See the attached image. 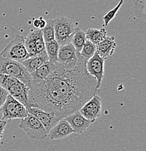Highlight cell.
Wrapping results in <instances>:
<instances>
[{
    "instance_id": "6da1fadb",
    "label": "cell",
    "mask_w": 146,
    "mask_h": 151,
    "mask_svg": "<svg viewBox=\"0 0 146 151\" xmlns=\"http://www.w3.org/2000/svg\"><path fill=\"white\" fill-rule=\"evenodd\" d=\"M87 60L78 52L76 63H58L55 70L47 78L39 82L32 81L28 94V108L35 107L53 111L60 119L79 111L100 89L97 80L87 71Z\"/></svg>"
},
{
    "instance_id": "7a4b0ae2",
    "label": "cell",
    "mask_w": 146,
    "mask_h": 151,
    "mask_svg": "<svg viewBox=\"0 0 146 151\" xmlns=\"http://www.w3.org/2000/svg\"><path fill=\"white\" fill-rule=\"evenodd\" d=\"M0 86L7 91L9 94L23 104L26 108L29 107V87L15 77L0 73Z\"/></svg>"
},
{
    "instance_id": "3957f363",
    "label": "cell",
    "mask_w": 146,
    "mask_h": 151,
    "mask_svg": "<svg viewBox=\"0 0 146 151\" xmlns=\"http://www.w3.org/2000/svg\"><path fill=\"white\" fill-rule=\"evenodd\" d=\"M0 73L8 75L18 78L20 81L30 87L32 78L26 68L21 63L4 58L0 54Z\"/></svg>"
},
{
    "instance_id": "277c9868",
    "label": "cell",
    "mask_w": 146,
    "mask_h": 151,
    "mask_svg": "<svg viewBox=\"0 0 146 151\" xmlns=\"http://www.w3.org/2000/svg\"><path fill=\"white\" fill-rule=\"evenodd\" d=\"M54 27L55 40L60 46L71 42L75 28L71 19L64 16H59L53 19Z\"/></svg>"
},
{
    "instance_id": "5b68a950",
    "label": "cell",
    "mask_w": 146,
    "mask_h": 151,
    "mask_svg": "<svg viewBox=\"0 0 146 151\" xmlns=\"http://www.w3.org/2000/svg\"><path fill=\"white\" fill-rule=\"evenodd\" d=\"M0 54L4 58L19 63L28 59L29 55L25 47L24 37L18 34L15 35Z\"/></svg>"
},
{
    "instance_id": "8992f818",
    "label": "cell",
    "mask_w": 146,
    "mask_h": 151,
    "mask_svg": "<svg viewBox=\"0 0 146 151\" xmlns=\"http://www.w3.org/2000/svg\"><path fill=\"white\" fill-rule=\"evenodd\" d=\"M18 127L33 139L42 140L47 137L48 134L45 127L35 116L28 113L26 117L20 119Z\"/></svg>"
},
{
    "instance_id": "52a82bcc",
    "label": "cell",
    "mask_w": 146,
    "mask_h": 151,
    "mask_svg": "<svg viewBox=\"0 0 146 151\" xmlns=\"http://www.w3.org/2000/svg\"><path fill=\"white\" fill-rule=\"evenodd\" d=\"M2 120L10 121L15 119H23L28 115L27 108L13 97L8 94L5 101L0 108Z\"/></svg>"
},
{
    "instance_id": "ba28073f",
    "label": "cell",
    "mask_w": 146,
    "mask_h": 151,
    "mask_svg": "<svg viewBox=\"0 0 146 151\" xmlns=\"http://www.w3.org/2000/svg\"><path fill=\"white\" fill-rule=\"evenodd\" d=\"M106 58L100 56L97 52L86 63V69L89 74L97 80V86L100 89L102 80L104 76V63Z\"/></svg>"
},
{
    "instance_id": "9c48e42d",
    "label": "cell",
    "mask_w": 146,
    "mask_h": 151,
    "mask_svg": "<svg viewBox=\"0 0 146 151\" xmlns=\"http://www.w3.org/2000/svg\"><path fill=\"white\" fill-rule=\"evenodd\" d=\"M28 113L35 116L42 124L47 132L60 120V119L53 111H45L35 107H30L27 109Z\"/></svg>"
},
{
    "instance_id": "30bf717a",
    "label": "cell",
    "mask_w": 146,
    "mask_h": 151,
    "mask_svg": "<svg viewBox=\"0 0 146 151\" xmlns=\"http://www.w3.org/2000/svg\"><path fill=\"white\" fill-rule=\"evenodd\" d=\"M101 98L97 94L94 95L79 109V112L91 123L95 122L101 112Z\"/></svg>"
},
{
    "instance_id": "8fae6325",
    "label": "cell",
    "mask_w": 146,
    "mask_h": 151,
    "mask_svg": "<svg viewBox=\"0 0 146 151\" xmlns=\"http://www.w3.org/2000/svg\"><path fill=\"white\" fill-rule=\"evenodd\" d=\"M78 52L71 43L60 46L57 62L62 64H73L77 62Z\"/></svg>"
},
{
    "instance_id": "7c38bea8",
    "label": "cell",
    "mask_w": 146,
    "mask_h": 151,
    "mask_svg": "<svg viewBox=\"0 0 146 151\" xmlns=\"http://www.w3.org/2000/svg\"><path fill=\"white\" fill-rule=\"evenodd\" d=\"M74 133L81 134L89 127L91 122L84 117L79 111L71 113L65 118Z\"/></svg>"
},
{
    "instance_id": "4fadbf2b",
    "label": "cell",
    "mask_w": 146,
    "mask_h": 151,
    "mask_svg": "<svg viewBox=\"0 0 146 151\" xmlns=\"http://www.w3.org/2000/svg\"><path fill=\"white\" fill-rule=\"evenodd\" d=\"M74 133L73 130L65 120V119H60L48 133V137L50 139H62L67 137L71 134Z\"/></svg>"
},
{
    "instance_id": "5bb4252c",
    "label": "cell",
    "mask_w": 146,
    "mask_h": 151,
    "mask_svg": "<svg viewBox=\"0 0 146 151\" xmlns=\"http://www.w3.org/2000/svg\"><path fill=\"white\" fill-rule=\"evenodd\" d=\"M57 63H52L50 61H47L46 63L38 68L35 71L31 73V76L33 82H39V81L45 80L57 68Z\"/></svg>"
},
{
    "instance_id": "9a60e30c",
    "label": "cell",
    "mask_w": 146,
    "mask_h": 151,
    "mask_svg": "<svg viewBox=\"0 0 146 151\" xmlns=\"http://www.w3.org/2000/svg\"><path fill=\"white\" fill-rule=\"evenodd\" d=\"M116 47L117 43L115 42V37L106 36L103 41L96 45V52L106 59V58L114 54Z\"/></svg>"
},
{
    "instance_id": "2e32d148",
    "label": "cell",
    "mask_w": 146,
    "mask_h": 151,
    "mask_svg": "<svg viewBox=\"0 0 146 151\" xmlns=\"http://www.w3.org/2000/svg\"><path fill=\"white\" fill-rule=\"evenodd\" d=\"M48 60L47 55L46 51H45L40 55L30 57L28 59L23 60L21 63L26 68L27 71L31 74V73L35 71L38 68L43 65L45 63H46Z\"/></svg>"
},
{
    "instance_id": "e0dca14e",
    "label": "cell",
    "mask_w": 146,
    "mask_h": 151,
    "mask_svg": "<svg viewBox=\"0 0 146 151\" xmlns=\"http://www.w3.org/2000/svg\"><path fill=\"white\" fill-rule=\"evenodd\" d=\"M86 38L87 40L90 41L95 45H97L99 42L103 41L107 36V32H106L105 28H89L87 32L85 33Z\"/></svg>"
},
{
    "instance_id": "ac0fdd59",
    "label": "cell",
    "mask_w": 146,
    "mask_h": 151,
    "mask_svg": "<svg viewBox=\"0 0 146 151\" xmlns=\"http://www.w3.org/2000/svg\"><path fill=\"white\" fill-rule=\"evenodd\" d=\"M86 41L87 38H86L85 32H84L80 28H75L74 34L72 37L70 43L73 45L77 52H80Z\"/></svg>"
},
{
    "instance_id": "d6986e66",
    "label": "cell",
    "mask_w": 146,
    "mask_h": 151,
    "mask_svg": "<svg viewBox=\"0 0 146 151\" xmlns=\"http://www.w3.org/2000/svg\"><path fill=\"white\" fill-rule=\"evenodd\" d=\"M29 34L34 39L37 55H40L45 52V42L44 40L43 35H42V29H36L31 31Z\"/></svg>"
},
{
    "instance_id": "ffe728a7",
    "label": "cell",
    "mask_w": 146,
    "mask_h": 151,
    "mask_svg": "<svg viewBox=\"0 0 146 151\" xmlns=\"http://www.w3.org/2000/svg\"><path fill=\"white\" fill-rule=\"evenodd\" d=\"M59 48L60 45L55 39L50 42H45V51L47 55L49 61L52 63H57Z\"/></svg>"
},
{
    "instance_id": "44dd1931",
    "label": "cell",
    "mask_w": 146,
    "mask_h": 151,
    "mask_svg": "<svg viewBox=\"0 0 146 151\" xmlns=\"http://www.w3.org/2000/svg\"><path fill=\"white\" fill-rule=\"evenodd\" d=\"M42 35L45 42H50L55 39L54 27H53V19L46 20V26L42 29Z\"/></svg>"
},
{
    "instance_id": "7402d4cb",
    "label": "cell",
    "mask_w": 146,
    "mask_h": 151,
    "mask_svg": "<svg viewBox=\"0 0 146 151\" xmlns=\"http://www.w3.org/2000/svg\"><path fill=\"white\" fill-rule=\"evenodd\" d=\"M95 52H96V45L87 39L82 49L80 51L79 54L82 57H84V58L88 60L92 58L95 55Z\"/></svg>"
},
{
    "instance_id": "603a6c76",
    "label": "cell",
    "mask_w": 146,
    "mask_h": 151,
    "mask_svg": "<svg viewBox=\"0 0 146 151\" xmlns=\"http://www.w3.org/2000/svg\"><path fill=\"white\" fill-rule=\"evenodd\" d=\"M124 0H119V3L117 4V6H116L114 9H111V10L108 11L107 13H106V15L103 16V22H104L105 26H107L108 25V23H109L110 22L113 20V19L115 18L116 15H117V14L118 12V11L119 10V9L121 8V7L122 6V4H124Z\"/></svg>"
},
{
    "instance_id": "cb8c5ba5",
    "label": "cell",
    "mask_w": 146,
    "mask_h": 151,
    "mask_svg": "<svg viewBox=\"0 0 146 151\" xmlns=\"http://www.w3.org/2000/svg\"><path fill=\"white\" fill-rule=\"evenodd\" d=\"M137 8L138 12H140V15L145 19V0H134Z\"/></svg>"
},
{
    "instance_id": "d4e9b609",
    "label": "cell",
    "mask_w": 146,
    "mask_h": 151,
    "mask_svg": "<svg viewBox=\"0 0 146 151\" xmlns=\"http://www.w3.org/2000/svg\"><path fill=\"white\" fill-rule=\"evenodd\" d=\"M8 94L9 93L7 92V91L0 86V108L3 105V103H4Z\"/></svg>"
},
{
    "instance_id": "484cf974",
    "label": "cell",
    "mask_w": 146,
    "mask_h": 151,
    "mask_svg": "<svg viewBox=\"0 0 146 151\" xmlns=\"http://www.w3.org/2000/svg\"><path fill=\"white\" fill-rule=\"evenodd\" d=\"M7 122L5 120H0V142L1 141V139L3 137V135H4V129H5L6 125H7Z\"/></svg>"
},
{
    "instance_id": "4316f807",
    "label": "cell",
    "mask_w": 146,
    "mask_h": 151,
    "mask_svg": "<svg viewBox=\"0 0 146 151\" xmlns=\"http://www.w3.org/2000/svg\"><path fill=\"white\" fill-rule=\"evenodd\" d=\"M33 24H34V26L37 28V29H39V26H40V17H39V18L35 19V20H34Z\"/></svg>"
},
{
    "instance_id": "83f0119b",
    "label": "cell",
    "mask_w": 146,
    "mask_h": 151,
    "mask_svg": "<svg viewBox=\"0 0 146 151\" xmlns=\"http://www.w3.org/2000/svg\"><path fill=\"white\" fill-rule=\"evenodd\" d=\"M45 26H46V20H44L42 17H40V26H39V29H42Z\"/></svg>"
},
{
    "instance_id": "f1b7e54d",
    "label": "cell",
    "mask_w": 146,
    "mask_h": 151,
    "mask_svg": "<svg viewBox=\"0 0 146 151\" xmlns=\"http://www.w3.org/2000/svg\"><path fill=\"white\" fill-rule=\"evenodd\" d=\"M1 119H2V114H1V110H0V120H1Z\"/></svg>"
},
{
    "instance_id": "f546056e",
    "label": "cell",
    "mask_w": 146,
    "mask_h": 151,
    "mask_svg": "<svg viewBox=\"0 0 146 151\" xmlns=\"http://www.w3.org/2000/svg\"><path fill=\"white\" fill-rule=\"evenodd\" d=\"M0 151H1V150H0Z\"/></svg>"
}]
</instances>
